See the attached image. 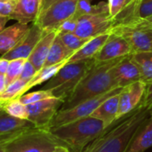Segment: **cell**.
Returning a JSON list of instances; mask_svg holds the SVG:
<instances>
[{
  "instance_id": "cell-1",
  "label": "cell",
  "mask_w": 152,
  "mask_h": 152,
  "mask_svg": "<svg viewBox=\"0 0 152 152\" xmlns=\"http://www.w3.org/2000/svg\"><path fill=\"white\" fill-rule=\"evenodd\" d=\"M149 117L150 110L141 102L134 110L93 141L84 152H125L136 131Z\"/></svg>"
},
{
  "instance_id": "cell-2",
  "label": "cell",
  "mask_w": 152,
  "mask_h": 152,
  "mask_svg": "<svg viewBox=\"0 0 152 152\" xmlns=\"http://www.w3.org/2000/svg\"><path fill=\"white\" fill-rule=\"evenodd\" d=\"M122 58L124 57L103 62L95 61L59 110L71 109L88 99L117 88L111 69Z\"/></svg>"
},
{
  "instance_id": "cell-3",
  "label": "cell",
  "mask_w": 152,
  "mask_h": 152,
  "mask_svg": "<svg viewBox=\"0 0 152 152\" xmlns=\"http://www.w3.org/2000/svg\"><path fill=\"white\" fill-rule=\"evenodd\" d=\"M107 129L102 121L89 116L50 127L48 130L61 146L66 147L70 152H84L93 141Z\"/></svg>"
},
{
  "instance_id": "cell-4",
  "label": "cell",
  "mask_w": 152,
  "mask_h": 152,
  "mask_svg": "<svg viewBox=\"0 0 152 152\" xmlns=\"http://www.w3.org/2000/svg\"><path fill=\"white\" fill-rule=\"evenodd\" d=\"M94 62V58L67 62L47 81L42 89L50 90L53 97L62 99L65 102Z\"/></svg>"
},
{
  "instance_id": "cell-5",
  "label": "cell",
  "mask_w": 152,
  "mask_h": 152,
  "mask_svg": "<svg viewBox=\"0 0 152 152\" xmlns=\"http://www.w3.org/2000/svg\"><path fill=\"white\" fill-rule=\"evenodd\" d=\"M0 141L4 143L5 152H53L61 146L48 129L39 127L21 131Z\"/></svg>"
},
{
  "instance_id": "cell-6",
  "label": "cell",
  "mask_w": 152,
  "mask_h": 152,
  "mask_svg": "<svg viewBox=\"0 0 152 152\" xmlns=\"http://www.w3.org/2000/svg\"><path fill=\"white\" fill-rule=\"evenodd\" d=\"M110 32L122 37L128 43L132 53L152 52V24L145 19L132 18L116 23Z\"/></svg>"
},
{
  "instance_id": "cell-7",
  "label": "cell",
  "mask_w": 152,
  "mask_h": 152,
  "mask_svg": "<svg viewBox=\"0 0 152 152\" xmlns=\"http://www.w3.org/2000/svg\"><path fill=\"white\" fill-rule=\"evenodd\" d=\"M121 90H122V87H117L103 94L88 99L76 105L75 107L71 109H69L66 110H59L57 114L54 116V118H53V120L51 121L49 128L64 125V124H67L69 122H71L79 118L89 117L105 100H107L108 98L115 94H119Z\"/></svg>"
},
{
  "instance_id": "cell-8",
  "label": "cell",
  "mask_w": 152,
  "mask_h": 152,
  "mask_svg": "<svg viewBox=\"0 0 152 152\" xmlns=\"http://www.w3.org/2000/svg\"><path fill=\"white\" fill-rule=\"evenodd\" d=\"M78 0H57L34 21L45 31L56 30L67 20L75 15Z\"/></svg>"
},
{
  "instance_id": "cell-9",
  "label": "cell",
  "mask_w": 152,
  "mask_h": 152,
  "mask_svg": "<svg viewBox=\"0 0 152 152\" xmlns=\"http://www.w3.org/2000/svg\"><path fill=\"white\" fill-rule=\"evenodd\" d=\"M64 101L60 98H49L32 104L26 105L28 110V120L37 127L49 129V126L57 114Z\"/></svg>"
},
{
  "instance_id": "cell-10",
  "label": "cell",
  "mask_w": 152,
  "mask_h": 152,
  "mask_svg": "<svg viewBox=\"0 0 152 152\" xmlns=\"http://www.w3.org/2000/svg\"><path fill=\"white\" fill-rule=\"evenodd\" d=\"M114 24L109 14H86L77 18L74 33L82 38L91 39L110 32Z\"/></svg>"
},
{
  "instance_id": "cell-11",
  "label": "cell",
  "mask_w": 152,
  "mask_h": 152,
  "mask_svg": "<svg viewBox=\"0 0 152 152\" xmlns=\"http://www.w3.org/2000/svg\"><path fill=\"white\" fill-rule=\"evenodd\" d=\"M146 84L142 81L132 83L122 88L118 94V111L117 122L134 110L142 102L146 90Z\"/></svg>"
},
{
  "instance_id": "cell-12",
  "label": "cell",
  "mask_w": 152,
  "mask_h": 152,
  "mask_svg": "<svg viewBox=\"0 0 152 152\" xmlns=\"http://www.w3.org/2000/svg\"><path fill=\"white\" fill-rule=\"evenodd\" d=\"M46 33L35 22L29 27L28 31L23 37V38L19 42V44L14 46L8 53L2 55L3 58L12 61L14 59H28L32 51L34 50L36 45L41 39V37Z\"/></svg>"
},
{
  "instance_id": "cell-13",
  "label": "cell",
  "mask_w": 152,
  "mask_h": 152,
  "mask_svg": "<svg viewBox=\"0 0 152 152\" xmlns=\"http://www.w3.org/2000/svg\"><path fill=\"white\" fill-rule=\"evenodd\" d=\"M131 53L132 50L128 43L122 37L110 32L108 39L94 59L96 62H103L125 57Z\"/></svg>"
},
{
  "instance_id": "cell-14",
  "label": "cell",
  "mask_w": 152,
  "mask_h": 152,
  "mask_svg": "<svg viewBox=\"0 0 152 152\" xmlns=\"http://www.w3.org/2000/svg\"><path fill=\"white\" fill-rule=\"evenodd\" d=\"M118 87H125L141 80L140 69L134 61L132 53L122 58L111 69Z\"/></svg>"
},
{
  "instance_id": "cell-15",
  "label": "cell",
  "mask_w": 152,
  "mask_h": 152,
  "mask_svg": "<svg viewBox=\"0 0 152 152\" xmlns=\"http://www.w3.org/2000/svg\"><path fill=\"white\" fill-rule=\"evenodd\" d=\"M43 1L44 0H19L11 19L24 24L36 21L41 13Z\"/></svg>"
},
{
  "instance_id": "cell-16",
  "label": "cell",
  "mask_w": 152,
  "mask_h": 152,
  "mask_svg": "<svg viewBox=\"0 0 152 152\" xmlns=\"http://www.w3.org/2000/svg\"><path fill=\"white\" fill-rule=\"evenodd\" d=\"M28 24L16 22L0 32V54L4 55L16 46L29 29Z\"/></svg>"
},
{
  "instance_id": "cell-17",
  "label": "cell",
  "mask_w": 152,
  "mask_h": 152,
  "mask_svg": "<svg viewBox=\"0 0 152 152\" xmlns=\"http://www.w3.org/2000/svg\"><path fill=\"white\" fill-rule=\"evenodd\" d=\"M152 147V115L140 126L125 152H144Z\"/></svg>"
},
{
  "instance_id": "cell-18",
  "label": "cell",
  "mask_w": 152,
  "mask_h": 152,
  "mask_svg": "<svg viewBox=\"0 0 152 152\" xmlns=\"http://www.w3.org/2000/svg\"><path fill=\"white\" fill-rule=\"evenodd\" d=\"M58 32L56 30H52L46 32L41 39L38 41V43L36 45L34 50L28 56V60L32 63V65L35 67L37 71H39L45 62V60L47 58L48 53L50 51L51 45L57 37Z\"/></svg>"
},
{
  "instance_id": "cell-19",
  "label": "cell",
  "mask_w": 152,
  "mask_h": 152,
  "mask_svg": "<svg viewBox=\"0 0 152 152\" xmlns=\"http://www.w3.org/2000/svg\"><path fill=\"white\" fill-rule=\"evenodd\" d=\"M35 127L37 126L28 119L14 118L4 111L3 109L0 110V138L9 137L19 132Z\"/></svg>"
},
{
  "instance_id": "cell-20",
  "label": "cell",
  "mask_w": 152,
  "mask_h": 152,
  "mask_svg": "<svg viewBox=\"0 0 152 152\" xmlns=\"http://www.w3.org/2000/svg\"><path fill=\"white\" fill-rule=\"evenodd\" d=\"M118 94H115L105 100L91 115L90 117L97 118L103 122L105 126L109 128L117 123V115L118 111Z\"/></svg>"
},
{
  "instance_id": "cell-21",
  "label": "cell",
  "mask_w": 152,
  "mask_h": 152,
  "mask_svg": "<svg viewBox=\"0 0 152 152\" xmlns=\"http://www.w3.org/2000/svg\"><path fill=\"white\" fill-rule=\"evenodd\" d=\"M107 4L109 15L115 21V24L134 18L136 7L134 0H108Z\"/></svg>"
},
{
  "instance_id": "cell-22",
  "label": "cell",
  "mask_w": 152,
  "mask_h": 152,
  "mask_svg": "<svg viewBox=\"0 0 152 152\" xmlns=\"http://www.w3.org/2000/svg\"><path fill=\"white\" fill-rule=\"evenodd\" d=\"M109 36H110V32H107L89 39L79 50L75 52L70 56V58L67 61V62H73L80 60L94 58V56L98 53V52L101 50V48L108 39Z\"/></svg>"
},
{
  "instance_id": "cell-23",
  "label": "cell",
  "mask_w": 152,
  "mask_h": 152,
  "mask_svg": "<svg viewBox=\"0 0 152 152\" xmlns=\"http://www.w3.org/2000/svg\"><path fill=\"white\" fill-rule=\"evenodd\" d=\"M73 53V52H71L64 45V44L61 42V40L57 35V37H55L51 45L44 67H48L63 61H67Z\"/></svg>"
},
{
  "instance_id": "cell-24",
  "label": "cell",
  "mask_w": 152,
  "mask_h": 152,
  "mask_svg": "<svg viewBox=\"0 0 152 152\" xmlns=\"http://www.w3.org/2000/svg\"><path fill=\"white\" fill-rule=\"evenodd\" d=\"M132 56L140 69L141 81L146 85L152 82V52L135 53Z\"/></svg>"
},
{
  "instance_id": "cell-25",
  "label": "cell",
  "mask_w": 152,
  "mask_h": 152,
  "mask_svg": "<svg viewBox=\"0 0 152 152\" xmlns=\"http://www.w3.org/2000/svg\"><path fill=\"white\" fill-rule=\"evenodd\" d=\"M66 63H67V61H63V62H61V63H58L55 65H52V66H48V67H43L39 71L37 72V74L34 76V77L31 78L28 82L27 86H26V93L29 89H31L32 87L38 86V85H41L44 82H47Z\"/></svg>"
},
{
  "instance_id": "cell-26",
  "label": "cell",
  "mask_w": 152,
  "mask_h": 152,
  "mask_svg": "<svg viewBox=\"0 0 152 152\" xmlns=\"http://www.w3.org/2000/svg\"><path fill=\"white\" fill-rule=\"evenodd\" d=\"M86 14H109L108 4L105 2H101L93 5L91 0H78L74 17L77 19Z\"/></svg>"
},
{
  "instance_id": "cell-27",
  "label": "cell",
  "mask_w": 152,
  "mask_h": 152,
  "mask_svg": "<svg viewBox=\"0 0 152 152\" xmlns=\"http://www.w3.org/2000/svg\"><path fill=\"white\" fill-rule=\"evenodd\" d=\"M28 81L18 78L12 83L9 84L4 91L0 94V102L4 104L7 102L19 99L26 93V86Z\"/></svg>"
},
{
  "instance_id": "cell-28",
  "label": "cell",
  "mask_w": 152,
  "mask_h": 152,
  "mask_svg": "<svg viewBox=\"0 0 152 152\" xmlns=\"http://www.w3.org/2000/svg\"><path fill=\"white\" fill-rule=\"evenodd\" d=\"M3 110L14 118L28 119V114L27 110V106L23 104L19 99H15L4 103Z\"/></svg>"
},
{
  "instance_id": "cell-29",
  "label": "cell",
  "mask_w": 152,
  "mask_h": 152,
  "mask_svg": "<svg viewBox=\"0 0 152 152\" xmlns=\"http://www.w3.org/2000/svg\"><path fill=\"white\" fill-rule=\"evenodd\" d=\"M58 37H60L61 42L64 44V45L73 53L79 50L89 40V39L82 38L78 37L74 32L60 33L58 34Z\"/></svg>"
},
{
  "instance_id": "cell-30",
  "label": "cell",
  "mask_w": 152,
  "mask_h": 152,
  "mask_svg": "<svg viewBox=\"0 0 152 152\" xmlns=\"http://www.w3.org/2000/svg\"><path fill=\"white\" fill-rule=\"evenodd\" d=\"M25 61H26V59H14V60L10 61L7 71L5 74V80H6L7 86L20 77Z\"/></svg>"
},
{
  "instance_id": "cell-31",
  "label": "cell",
  "mask_w": 152,
  "mask_h": 152,
  "mask_svg": "<svg viewBox=\"0 0 152 152\" xmlns=\"http://www.w3.org/2000/svg\"><path fill=\"white\" fill-rule=\"evenodd\" d=\"M49 98H53V95L52 94V92L50 90H44L41 89L39 91H36V92H32V93H28L26 94L21 95L19 100L25 105H28V104H32L45 99H49Z\"/></svg>"
},
{
  "instance_id": "cell-32",
  "label": "cell",
  "mask_w": 152,
  "mask_h": 152,
  "mask_svg": "<svg viewBox=\"0 0 152 152\" xmlns=\"http://www.w3.org/2000/svg\"><path fill=\"white\" fill-rule=\"evenodd\" d=\"M152 15V0H139L134 13V18L147 19Z\"/></svg>"
},
{
  "instance_id": "cell-33",
  "label": "cell",
  "mask_w": 152,
  "mask_h": 152,
  "mask_svg": "<svg viewBox=\"0 0 152 152\" xmlns=\"http://www.w3.org/2000/svg\"><path fill=\"white\" fill-rule=\"evenodd\" d=\"M19 0H0V16L7 17L11 20V16L14 12Z\"/></svg>"
},
{
  "instance_id": "cell-34",
  "label": "cell",
  "mask_w": 152,
  "mask_h": 152,
  "mask_svg": "<svg viewBox=\"0 0 152 152\" xmlns=\"http://www.w3.org/2000/svg\"><path fill=\"white\" fill-rule=\"evenodd\" d=\"M37 69H35V67L32 65V63L27 59L25 63H24V66H23V69H22V71H21V74L19 78L20 79H23V80H26V81H29L31 78L34 77V76L37 74Z\"/></svg>"
},
{
  "instance_id": "cell-35",
  "label": "cell",
  "mask_w": 152,
  "mask_h": 152,
  "mask_svg": "<svg viewBox=\"0 0 152 152\" xmlns=\"http://www.w3.org/2000/svg\"><path fill=\"white\" fill-rule=\"evenodd\" d=\"M77 19L75 18L74 16L69 20H67L66 21H64L57 29L58 34L60 33H68V32H74L77 27Z\"/></svg>"
},
{
  "instance_id": "cell-36",
  "label": "cell",
  "mask_w": 152,
  "mask_h": 152,
  "mask_svg": "<svg viewBox=\"0 0 152 152\" xmlns=\"http://www.w3.org/2000/svg\"><path fill=\"white\" fill-rule=\"evenodd\" d=\"M142 103L148 110L152 109V82L147 84V86H146V90H145Z\"/></svg>"
},
{
  "instance_id": "cell-37",
  "label": "cell",
  "mask_w": 152,
  "mask_h": 152,
  "mask_svg": "<svg viewBox=\"0 0 152 152\" xmlns=\"http://www.w3.org/2000/svg\"><path fill=\"white\" fill-rule=\"evenodd\" d=\"M9 62H10V61L4 59L3 57L0 58V74H2V75L6 74V71H7V69L9 66Z\"/></svg>"
},
{
  "instance_id": "cell-38",
  "label": "cell",
  "mask_w": 152,
  "mask_h": 152,
  "mask_svg": "<svg viewBox=\"0 0 152 152\" xmlns=\"http://www.w3.org/2000/svg\"><path fill=\"white\" fill-rule=\"evenodd\" d=\"M6 86L7 85H6V80H5V75L0 74V94L4 91Z\"/></svg>"
},
{
  "instance_id": "cell-39",
  "label": "cell",
  "mask_w": 152,
  "mask_h": 152,
  "mask_svg": "<svg viewBox=\"0 0 152 152\" xmlns=\"http://www.w3.org/2000/svg\"><path fill=\"white\" fill-rule=\"evenodd\" d=\"M55 1H57V0H44L43 1V7H42V11H41V13L43 12H45L53 3H54ZM40 13V14H41Z\"/></svg>"
},
{
  "instance_id": "cell-40",
  "label": "cell",
  "mask_w": 152,
  "mask_h": 152,
  "mask_svg": "<svg viewBox=\"0 0 152 152\" xmlns=\"http://www.w3.org/2000/svg\"><path fill=\"white\" fill-rule=\"evenodd\" d=\"M9 20H10V19H9V18H7V17L0 16V32L4 28L5 24L7 23V21H8Z\"/></svg>"
},
{
  "instance_id": "cell-41",
  "label": "cell",
  "mask_w": 152,
  "mask_h": 152,
  "mask_svg": "<svg viewBox=\"0 0 152 152\" xmlns=\"http://www.w3.org/2000/svg\"><path fill=\"white\" fill-rule=\"evenodd\" d=\"M53 152H70L66 147L63 146H58Z\"/></svg>"
},
{
  "instance_id": "cell-42",
  "label": "cell",
  "mask_w": 152,
  "mask_h": 152,
  "mask_svg": "<svg viewBox=\"0 0 152 152\" xmlns=\"http://www.w3.org/2000/svg\"><path fill=\"white\" fill-rule=\"evenodd\" d=\"M0 152H5L4 143L3 142H1V141H0Z\"/></svg>"
},
{
  "instance_id": "cell-43",
  "label": "cell",
  "mask_w": 152,
  "mask_h": 152,
  "mask_svg": "<svg viewBox=\"0 0 152 152\" xmlns=\"http://www.w3.org/2000/svg\"><path fill=\"white\" fill-rule=\"evenodd\" d=\"M145 20H147L150 23H151L152 24V15L151 16H150V17H148V18H147V19H145Z\"/></svg>"
},
{
  "instance_id": "cell-44",
  "label": "cell",
  "mask_w": 152,
  "mask_h": 152,
  "mask_svg": "<svg viewBox=\"0 0 152 152\" xmlns=\"http://www.w3.org/2000/svg\"><path fill=\"white\" fill-rule=\"evenodd\" d=\"M2 109H3V103H2V102H0V110H1Z\"/></svg>"
},
{
  "instance_id": "cell-45",
  "label": "cell",
  "mask_w": 152,
  "mask_h": 152,
  "mask_svg": "<svg viewBox=\"0 0 152 152\" xmlns=\"http://www.w3.org/2000/svg\"><path fill=\"white\" fill-rule=\"evenodd\" d=\"M150 115H152V109L151 110H150Z\"/></svg>"
},
{
  "instance_id": "cell-46",
  "label": "cell",
  "mask_w": 152,
  "mask_h": 152,
  "mask_svg": "<svg viewBox=\"0 0 152 152\" xmlns=\"http://www.w3.org/2000/svg\"><path fill=\"white\" fill-rule=\"evenodd\" d=\"M138 1H139V0H134V2L136 3V4H137V3H138Z\"/></svg>"
}]
</instances>
